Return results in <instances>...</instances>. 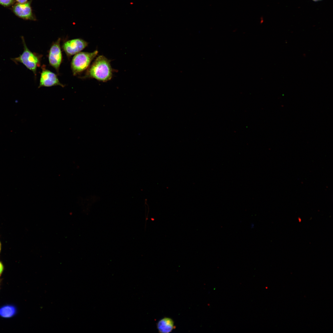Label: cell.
Here are the masks:
<instances>
[{
    "label": "cell",
    "instance_id": "1",
    "mask_svg": "<svg viewBox=\"0 0 333 333\" xmlns=\"http://www.w3.org/2000/svg\"><path fill=\"white\" fill-rule=\"evenodd\" d=\"M113 71L110 61L101 55L97 57L89 67L84 78H94L100 81L106 82L112 79Z\"/></svg>",
    "mask_w": 333,
    "mask_h": 333
},
{
    "label": "cell",
    "instance_id": "11",
    "mask_svg": "<svg viewBox=\"0 0 333 333\" xmlns=\"http://www.w3.org/2000/svg\"><path fill=\"white\" fill-rule=\"evenodd\" d=\"M4 269L3 265L2 263L0 261V276L2 274Z\"/></svg>",
    "mask_w": 333,
    "mask_h": 333
},
{
    "label": "cell",
    "instance_id": "8",
    "mask_svg": "<svg viewBox=\"0 0 333 333\" xmlns=\"http://www.w3.org/2000/svg\"><path fill=\"white\" fill-rule=\"evenodd\" d=\"M157 327L159 332L161 333H169L175 328L173 320L168 318L160 320L157 323Z\"/></svg>",
    "mask_w": 333,
    "mask_h": 333
},
{
    "label": "cell",
    "instance_id": "4",
    "mask_svg": "<svg viewBox=\"0 0 333 333\" xmlns=\"http://www.w3.org/2000/svg\"><path fill=\"white\" fill-rule=\"evenodd\" d=\"M32 1L30 0L23 3H15L12 7L13 12L17 16L23 19L36 20V18L31 6Z\"/></svg>",
    "mask_w": 333,
    "mask_h": 333
},
{
    "label": "cell",
    "instance_id": "13",
    "mask_svg": "<svg viewBox=\"0 0 333 333\" xmlns=\"http://www.w3.org/2000/svg\"><path fill=\"white\" fill-rule=\"evenodd\" d=\"M312 0L314 1V2H317V1H321V0Z\"/></svg>",
    "mask_w": 333,
    "mask_h": 333
},
{
    "label": "cell",
    "instance_id": "7",
    "mask_svg": "<svg viewBox=\"0 0 333 333\" xmlns=\"http://www.w3.org/2000/svg\"><path fill=\"white\" fill-rule=\"evenodd\" d=\"M42 68L38 88L57 85H59L62 87H64V85L60 82L55 73L46 69L44 67H42Z\"/></svg>",
    "mask_w": 333,
    "mask_h": 333
},
{
    "label": "cell",
    "instance_id": "10",
    "mask_svg": "<svg viewBox=\"0 0 333 333\" xmlns=\"http://www.w3.org/2000/svg\"><path fill=\"white\" fill-rule=\"evenodd\" d=\"M14 0H0V4L5 6L9 7L14 4Z\"/></svg>",
    "mask_w": 333,
    "mask_h": 333
},
{
    "label": "cell",
    "instance_id": "3",
    "mask_svg": "<svg viewBox=\"0 0 333 333\" xmlns=\"http://www.w3.org/2000/svg\"><path fill=\"white\" fill-rule=\"evenodd\" d=\"M98 53V51L96 50L92 52H80L76 54L71 63L73 75H78L88 69Z\"/></svg>",
    "mask_w": 333,
    "mask_h": 333
},
{
    "label": "cell",
    "instance_id": "5",
    "mask_svg": "<svg viewBox=\"0 0 333 333\" xmlns=\"http://www.w3.org/2000/svg\"><path fill=\"white\" fill-rule=\"evenodd\" d=\"M88 43L80 38L68 40L64 42L62 46L68 57L75 55L87 46Z\"/></svg>",
    "mask_w": 333,
    "mask_h": 333
},
{
    "label": "cell",
    "instance_id": "12",
    "mask_svg": "<svg viewBox=\"0 0 333 333\" xmlns=\"http://www.w3.org/2000/svg\"><path fill=\"white\" fill-rule=\"evenodd\" d=\"M18 3H23L26 2H27V0H15Z\"/></svg>",
    "mask_w": 333,
    "mask_h": 333
},
{
    "label": "cell",
    "instance_id": "6",
    "mask_svg": "<svg viewBox=\"0 0 333 333\" xmlns=\"http://www.w3.org/2000/svg\"><path fill=\"white\" fill-rule=\"evenodd\" d=\"M60 39L59 38L51 46L49 53L48 60L50 65L58 73L62 60L60 46Z\"/></svg>",
    "mask_w": 333,
    "mask_h": 333
},
{
    "label": "cell",
    "instance_id": "9",
    "mask_svg": "<svg viewBox=\"0 0 333 333\" xmlns=\"http://www.w3.org/2000/svg\"><path fill=\"white\" fill-rule=\"evenodd\" d=\"M17 309L12 304H6L0 306V317L3 318H11L16 315Z\"/></svg>",
    "mask_w": 333,
    "mask_h": 333
},
{
    "label": "cell",
    "instance_id": "2",
    "mask_svg": "<svg viewBox=\"0 0 333 333\" xmlns=\"http://www.w3.org/2000/svg\"><path fill=\"white\" fill-rule=\"evenodd\" d=\"M21 39L23 46V52L18 57L11 58V60L16 64L21 63L23 64L27 69L32 71L36 76L37 68L40 65L39 57L28 49L23 37L22 36Z\"/></svg>",
    "mask_w": 333,
    "mask_h": 333
},
{
    "label": "cell",
    "instance_id": "14",
    "mask_svg": "<svg viewBox=\"0 0 333 333\" xmlns=\"http://www.w3.org/2000/svg\"><path fill=\"white\" fill-rule=\"evenodd\" d=\"M1 249V245L0 242V252Z\"/></svg>",
    "mask_w": 333,
    "mask_h": 333
}]
</instances>
